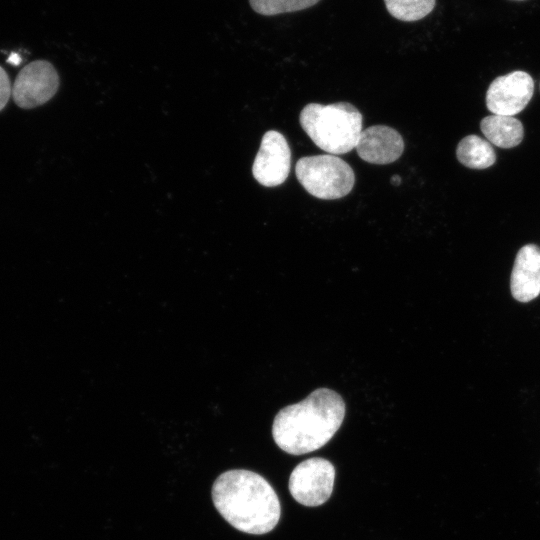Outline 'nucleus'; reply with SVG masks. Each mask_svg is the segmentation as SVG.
Segmentation results:
<instances>
[{"label": "nucleus", "mask_w": 540, "mask_h": 540, "mask_svg": "<svg viewBox=\"0 0 540 540\" xmlns=\"http://www.w3.org/2000/svg\"><path fill=\"white\" fill-rule=\"evenodd\" d=\"M387 11L394 18L411 22L427 16L435 7L436 0H384Z\"/></svg>", "instance_id": "obj_13"}, {"label": "nucleus", "mask_w": 540, "mask_h": 540, "mask_svg": "<svg viewBox=\"0 0 540 540\" xmlns=\"http://www.w3.org/2000/svg\"><path fill=\"white\" fill-rule=\"evenodd\" d=\"M390 182L394 185V186H398L400 185L401 183V177L399 175H393L390 179Z\"/></svg>", "instance_id": "obj_17"}, {"label": "nucleus", "mask_w": 540, "mask_h": 540, "mask_svg": "<svg viewBox=\"0 0 540 540\" xmlns=\"http://www.w3.org/2000/svg\"><path fill=\"white\" fill-rule=\"evenodd\" d=\"M59 76L54 66L45 60L26 65L17 75L12 86L15 103L24 109L40 106L57 92Z\"/></svg>", "instance_id": "obj_6"}, {"label": "nucleus", "mask_w": 540, "mask_h": 540, "mask_svg": "<svg viewBox=\"0 0 540 540\" xmlns=\"http://www.w3.org/2000/svg\"><path fill=\"white\" fill-rule=\"evenodd\" d=\"M7 62L13 65H18L21 62V58L18 54L12 53L8 57Z\"/></svg>", "instance_id": "obj_16"}, {"label": "nucleus", "mask_w": 540, "mask_h": 540, "mask_svg": "<svg viewBox=\"0 0 540 540\" xmlns=\"http://www.w3.org/2000/svg\"><path fill=\"white\" fill-rule=\"evenodd\" d=\"M335 468L323 458H310L298 464L289 478V491L300 504L316 507L331 496L334 486Z\"/></svg>", "instance_id": "obj_5"}, {"label": "nucleus", "mask_w": 540, "mask_h": 540, "mask_svg": "<svg viewBox=\"0 0 540 540\" xmlns=\"http://www.w3.org/2000/svg\"><path fill=\"white\" fill-rule=\"evenodd\" d=\"M355 148L362 160L384 165L399 159L404 151V141L395 129L374 125L362 130Z\"/></svg>", "instance_id": "obj_9"}, {"label": "nucleus", "mask_w": 540, "mask_h": 540, "mask_svg": "<svg viewBox=\"0 0 540 540\" xmlns=\"http://www.w3.org/2000/svg\"><path fill=\"white\" fill-rule=\"evenodd\" d=\"M291 168V151L286 138L278 131H267L252 166L258 183L265 187L281 185Z\"/></svg>", "instance_id": "obj_8"}, {"label": "nucleus", "mask_w": 540, "mask_h": 540, "mask_svg": "<svg viewBox=\"0 0 540 540\" xmlns=\"http://www.w3.org/2000/svg\"><path fill=\"white\" fill-rule=\"evenodd\" d=\"M344 417L342 397L331 389L319 388L278 412L272 425L273 439L284 452L306 454L329 442Z\"/></svg>", "instance_id": "obj_1"}, {"label": "nucleus", "mask_w": 540, "mask_h": 540, "mask_svg": "<svg viewBox=\"0 0 540 540\" xmlns=\"http://www.w3.org/2000/svg\"><path fill=\"white\" fill-rule=\"evenodd\" d=\"M212 499L222 517L244 533H268L280 519V502L273 487L249 470H229L218 476Z\"/></svg>", "instance_id": "obj_2"}, {"label": "nucleus", "mask_w": 540, "mask_h": 540, "mask_svg": "<svg viewBox=\"0 0 540 540\" xmlns=\"http://www.w3.org/2000/svg\"><path fill=\"white\" fill-rule=\"evenodd\" d=\"M302 129L316 146L332 155L350 152L362 132L363 118L350 103H310L299 116Z\"/></svg>", "instance_id": "obj_3"}, {"label": "nucleus", "mask_w": 540, "mask_h": 540, "mask_svg": "<svg viewBox=\"0 0 540 540\" xmlns=\"http://www.w3.org/2000/svg\"><path fill=\"white\" fill-rule=\"evenodd\" d=\"M510 290L519 302H529L540 295V247L527 244L516 254L510 277Z\"/></svg>", "instance_id": "obj_10"}, {"label": "nucleus", "mask_w": 540, "mask_h": 540, "mask_svg": "<svg viewBox=\"0 0 540 540\" xmlns=\"http://www.w3.org/2000/svg\"><path fill=\"white\" fill-rule=\"evenodd\" d=\"M12 94L10 79L5 70L0 66V111L6 106Z\"/></svg>", "instance_id": "obj_15"}, {"label": "nucleus", "mask_w": 540, "mask_h": 540, "mask_svg": "<svg viewBox=\"0 0 540 540\" xmlns=\"http://www.w3.org/2000/svg\"><path fill=\"white\" fill-rule=\"evenodd\" d=\"M320 0H249L251 8L260 15L273 16L309 8Z\"/></svg>", "instance_id": "obj_14"}, {"label": "nucleus", "mask_w": 540, "mask_h": 540, "mask_svg": "<svg viewBox=\"0 0 540 540\" xmlns=\"http://www.w3.org/2000/svg\"><path fill=\"white\" fill-rule=\"evenodd\" d=\"M295 174L309 194L325 200L346 196L355 183L350 165L332 154L300 158L295 166Z\"/></svg>", "instance_id": "obj_4"}, {"label": "nucleus", "mask_w": 540, "mask_h": 540, "mask_svg": "<svg viewBox=\"0 0 540 540\" xmlns=\"http://www.w3.org/2000/svg\"><path fill=\"white\" fill-rule=\"evenodd\" d=\"M534 81L524 71L495 78L486 92V106L492 114L513 116L521 112L533 96Z\"/></svg>", "instance_id": "obj_7"}, {"label": "nucleus", "mask_w": 540, "mask_h": 540, "mask_svg": "<svg viewBox=\"0 0 540 540\" xmlns=\"http://www.w3.org/2000/svg\"><path fill=\"white\" fill-rule=\"evenodd\" d=\"M480 128L486 139L500 148H512L524 137L522 123L513 116L492 114L484 117Z\"/></svg>", "instance_id": "obj_11"}, {"label": "nucleus", "mask_w": 540, "mask_h": 540, "mask_svg": "<svg viewBox=\"0 0 540 540\" xmlns=\"http://www.w3.org/2000/svg\"><path fill=\"white\" fill-rule=\"evenodd\" d=\"M458 161L471 169H486L496 161L495 151L489 141L477 135L460 140L456 149Z\"/></svg>", "instance_id": "obj_12"}]
</instances>
